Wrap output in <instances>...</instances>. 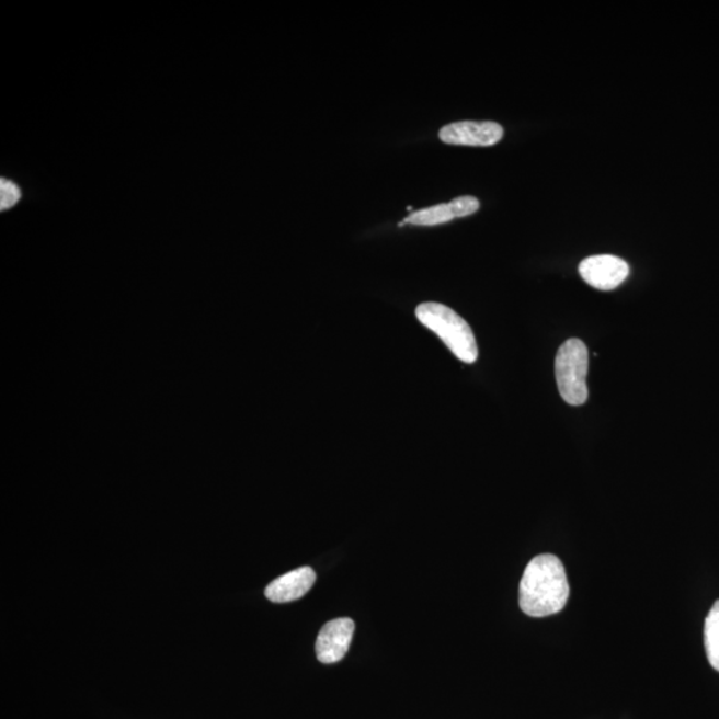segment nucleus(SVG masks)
<instances>
[{"mask_svg": "<svg viewBox=\"0 0 719 719\" xmlns=\"http://www.w3.org/2000/svg\"><path fill=\"white\" fill-rule=\"evenodd\" d=\"M569 592L566 568L559 557L539 555L526 566L521 579V610L535 618L557 615L566 607Z\"/></svg>", "mask_w": 719, "mask_h": 719, "instance_id": "f257e3e1", "label": "nucleus"}, {"mask_svg": "<svg viewBox=\"0 0 719 719\" xmlns=\"http://www.w3.org/2000/svg\"><path fill=\"white\" fill-rule=\"evenodd\" d=\"M416 318L427 330L436 333L454 355L467 364L479 357V346L472 328L454 309L438 303L420 304Z\"/></svg>", "mask_w": 719, "mask_h": 719, "instance_id": "f03ea898", "label": "nucleus"}, {"mask_svg": "<svg viewBox=\"0 0 719 719\" xmlns=\"http://www.w3.org/2000/svg\"><path fill=\"white\" fill-rule=\"evenodd\" d=\"M555 368L557 386L563 401L574 407L585 404L589 398V352L584 341H566L557 352Z\"/></svg>", "mask_w": 719, "mask_h": 719, "instance_id": "7ed1b4c3", "label": "nucleus"}, {"mask_svg": "<svg viewBox=\"0 0 719 719\" xmlns=\"http://www.w3.org/2000/svg\"><path fill=\"white\" fill-rule=\"evenodd\" d=\"M440 140L445 145L491 147L504 136V128L495 122H456L440 129Z\"/></svg>", "mask_w": 719, "mask_h": 719, "instance_id": "20e7f679", "label": "nucleus"}, {"mask_svg": "<svg viewBox=\"0 0 719 719\" xmlns=\"http://www.w3.org/2000/svg\"><path fill=\"white\" fill-rule=\"evenodd\" d=\"M580 275L591 287L613 290L629 276V265L624 259L613 255H597L582 260Z\"/></svg>", "mask_w": 719, "mask_h": 719, "instance_id": "39448f33", "label": "nucleus"}, {"mask_svg": "<svg viewBox=\"0 0 719 719\" xmlns=\"http://www.w3.org/2000/svg\"><path fill=\"white\" fill-rule=\"evenodd\" d=\"M355 623L351 618L333 619L322 626L316 640V655L322 663H336L349 653Z\"/></svg>", "mask_w": 719, "mask_h": 719, "instance_id": "423d86ee", "label": "nucleus"}, {"mask_svg": "<svg viewBox=\"0 0 719 719\" xmlns=\"http://www.w3.org/2000/svg\"><path fill=\"white\" fill-rule=\"evenodd\" d=\"M480 208V202L473 196H460L455 201L445 204H437L430 208L416 210L409 215L404 220L406 225L414 226H438L452 221L456 218H465L477 213Z\"/></svg>", "mask_w": 719, "mask_h": 719, "instance_id": "0eeeda50", "label": "nucleus"}, {"mask_svg": "<svg viewBox=\"0 0 719 719\" xmlns=\"http://www.w3.org/2000/svg\"><path fill=\"white\" fill-rule=\"evenodd\" d=\"M316 582L312 568L303 567L285 573L265 587V597L275 604H287L300 600L311 591Z\"/></svg>", "mask_w": 719, "mask_h": 719, "instance_id": "6e6552de", "label": "nucleus"}, {"mask_svg": "<svg viewBox=\"0 0 719 719\" xmlns=\"http://www.w3.org/2000/svg\"><path fill=\"white\" fill-rule=\"evenodd\" d=\"M705 649L711 667L719 672V600L711 606L706 617Z\"/></svg>", "mask_w": 719, "mask_h": 719, "instance_id": "1a4fd4ad", "label": "nucleus"}, {"mask_svg": "<svg viewBox=\"0 0 719 719\" xmlns=\"http://www.w3.org/2000/svg\"><path fill=\"white\" fill-rule=\"evenodd\" d=\"M22 192L11 180L0 179V209L5 210L15 206L21 201Z\"/></svg>", "mask_w": 719, "mask_h": 719, "instance_id": "9d476101", "label": "nucleus"}]
</instances>
